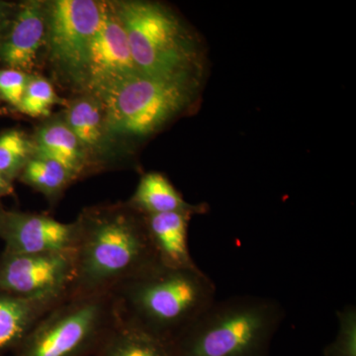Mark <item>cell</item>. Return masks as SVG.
I'll list each match as a JSON object with an SVG mask.
<instances>
[{"mask_svg": "<svg viewBox=\"0 0 356 356\" xmlns=\"http://www.w3.org/2000/svg\"><path fill=\"white\" fill-rule=\"evenodd\" d=\"M34 156L32 138L19 129L0 133V173L11 181L18 179L23 168Z\"/></svg>", "mask_w": 356, "mask_h": 356, "instance_id": "cell-19", "label": "cell"}, {"mask_svg": "<svg viewBox=\"0 0 356 356\" xmlns=\"http://www.w3.org/2000/svg\"><path fill=\"white\" fill-rule=\"evenodd\" d=\"M201 79H163L132 74L104 86L95 95L104 109L110 138L143 139L184 113L197 96Z\"/></svg>", "mask_w": 356, "mask_h": 356, "instance_id": "cell-5", "label": "cell"}, {"mask_svg": "<svg viewBox=\"0 0 356 356\" xmlns=\"http://www.w3.org/2000/svg\"><path fill=\"white\" fill-rule=\"evenodd\" d=\"M14 195L13 182L0 173V199Z\"/></svg>", "mask_w": 356, "mask_h": 356, "instance_id": "cell-24", "label": "cell"}, {"mask_svg": "<svg viewBox=\"0 0 356 356\" xmlns=\"http://www.w3.org/2000/svg\"><path fill=\"white\" fill-rule=\"evenodd\" d=\"M145 217L147 234L161 266L177 269L199 268L192 259L188 245L187 213H163Z\"/></svg>", "mask_w": 356, "mask_h": 356, "instance_id": "cell-13", "label": "cell"}, {"mask_svg": "<svg viewBox=\"0 0 356 356\" xmlns=\"http://www.w3.org/2000/svg\"><path fill=\"white\" fill-rule=\"evenodd\" d=\"M31 76L17 70L0 69V100L17 109Z\"/></svg>", "mask_w": 356, "mask_h": 356, "instance_id": "cell-22", "label": "cell"}, {"mask_svg": "<svg viewBox=\"0 0 356 356\" xmlns=\"http://www.w3.org/2000/svg\"><path fill=\"white\" fill-rule=\"evenodd\" d=\"M57 104H65V100L57 95L50 81L32 74L17 110L33 118H39L50 116L51 109Z\"/></svg>", "mask_w": 356, "mask_h": 356, "instance_id": "cell-20", "label": "cell"}, {"mask_svg": "<svg viewBox=\"0 0 356 356\" xmlns=\"http://www.w3.org/2000/svg\"><path fill=\"white\" fill-rule=\"evenodd\" d=\"M18 180L54 203L62 197L76 178L60 163L34 156L23 168Z\"/></svg>", "mask_w": 356, "mask_h": 356, "instance_id": "cell-18", "label": "cell"}, {"mask_svg": "<svg viewBox=\"0 0 356 356\" xmlns=\"http://www.w3.org/2000/svg\"><path fill=\"white\" fill-rule=\"evenodd\" d=\"M76 221V273L70 295L110 292L159 264L144 215L127 202L86 208Z\"/></svg>", "mask_w": 356, "mask_h": 356, "instance_id": "cell-1", "label": "cell"}, {"mask_svg": "<svg viewBox=\"0 0 356 356\" xmlns=\"http://www.w3.org/2000/svg\"><path fill=\"white\" fill-rule=\"evenodd\" d=\"M0 207H1V205H0Z\"/></svg>", "mask_w": 356, "mask_h": 356, "instance_id": "cell-26", "label": "cell"}, {"mask_svg": "<svg viewBox=\"0 0 356 356\" xmlns=\"http://www.w3.org/2000/svg\"><path fill=\"white\" fill-rule=\"evenodd\" d=\"M284 318L280 302L267 297L216 299L172 341V356H269Z\"/></svg>", "mask_w": 356, "mask_h": 356, "instance_id": "cell-3", "label": "cell"}, {"mask_svg": "<svg viewBox=\"0 0 356 356\" xmlns=\"http://www.w3.org/2000/svg\"><path fill=\"white\" fill-rule=\"evenodd\" d=\"M16 6L9 2L0 1V40L3 37L9 23L13 19Z\"/></svg>", "mask_w": 356, "mask_h": 356, "instance_id": "cell-23", "label": "cell"}, {"mask_svg": "<svg viewBox=\"0 0 356 356\" xmlns=\"http://www.w3.org/2000/svg\"><path fill=\"white\" fill-rule=\"evenodd\" d=\"M124 26L113 2L104 1L102 20L89 43L81 88L95 93L104 86L138 74Z\"/></svg>", "mask_w": 356, "mask_h": 356, "instance_id": "cell-9", "label": "cell"}, {"mask_svg": "<svg viewBox=\"0 0 356 356\" xmlns=\"http://www.w3.org/2000/svg\"><path fill=\"white\" fill-rule=\"evenodd\" d=\"M104 1H44V43L49 62L67 83L81 88L89 43L102 20Z\"/></svg>", "mask_w": 356, "mask_h": 356, "instance_id": "cell-7", "label": "cell"}, {"mask_svg": "<svg viewBox=\"0 0 356 356\" xmlns=\"http://www.w3.org/2000/svg\"><path fill=\"white\" fill-rule=\"evenodd\" d=\"M95 356H172V344L119 320Z\"/></svg>", "mask_w": 356, "mask_h": 356, "instance_id": "cell-17", "label": "cell"}, {"mask_svg": "<svg viewBox=\"0 0 356 356\" xmlns=\"http://www.w3.org/2000/svg\"><path fill=\"white\" fill-rule=\"evenodd\" d=\"M79 238L76 221L63 222L49 215L0 207V240L4 252L38 254L74 252Z\"/></svg>", "mask_w": 356, "mask_h": 356, "instance_id": "cell-10", "label": "cell"}, {"mask_svg": "<svg viewBox=\"0 0 356 356\" xmlns=\"http://www.w3.org/2000/svg\"><path fill=\"white\" fill-rule=\"evenodd\" d=\"M134 64L145 76H203V53L194 33L168 6L153 1H114Z\"/></svg>", "mask_w": 356, "mask_h": 356, "instance_id": "cell-4", "label": "cell"}, {"mask_svg": "<svg viewBox=\"0 0 356 356\" xmlns=\"http://www.w3.org/2000/svg\"><path fill=\"white\" fill-rule=\"evenodd\" d=\"M119 320L172 344L216 300L214 283L200 268L156 264L115 286Z\"/></svg>", "mask_w": 356, "mask_h": 356, "instance_id": "cell-2", "label": "cell"}, {"mask_svg": "<svg viewBox=\"0 0 356 356\" xmlns=\"http://www.w3.org/2000/svg\"><path fill=\"white\" fill-rule=\"evenodd\" d=\"M63 118L81 143L95 170L112 158L116 144L110 138L104 109L97 96L84 93L65 103Z\"/></svg>", "mask_w": 356, "mask_h": 356, "instance_id": "cell-12", "label": "cell"}, {"mask_svg": "<svg viewBox=\"0 0 356 356\" xmlns=\"http://www.w3.org/2000/svg\"><path fill=\"white\" fill-rule=\"evenodd\" d=\"M44 1L23 2L16 6L8 28L0 40V63L6 69L32 74L44 47Z\"/></svg>", "mask_w": 356, "mask_h": 356, "instance_id": "cell-11", "label": "cell"}, {"mask_svg": "<svg viewBox=\"0 0 356 356\" xmlns=\"http://www.w3.org/2000/svg\"><path fill=\"white\" fill-rule=\"evenodd\" d=\"M76 273L74 252L0 254V292L27 299H64Z\"/></svg>", "mask_w": 356, "mask_h": 356, "instance_id": "cell-8", "label": "cell"}, {"mask_svg": "<svg viewBox=\"0 0 356 356\" xmlns=\"http://www.w3.org/2000/svg\"><path fill=\"white\" fill-rule=\"evenodd\" d=\"M64 299H27L0 292V355H11L40 318Z\"/></svg>", "mask_w": 356, "mask_h": 356, "instance_id": "cell-15", "label": "cell"}, {"mask_svg": "<svg viewBox=\"0 0 356 356\" xmlns=\"http://www.w3.org/2000/svg\"><path fill=\"white\" fill-rule=\"evenodd\" d=\"M128 205L140 214L187 213L192 216L205 214L209 208L205 203L191 204L184 200L179 191L163 173L147 172L140 177L137 188Z\"/></svg>", "mask_w": 356, "mask_h": 356, "instance_id": "cell-16", "label": "cell"}, {"mask_svg": "<svg viewBox=\"0 0 356 356\" xmlns=\"http://www.w3.org/2000/svg\"><path fill=\"white\" fill-rule=\"evenodd\" d=\"M339 330L331 343L325 348L324 356H356V308L343 307L337 313Z\"/></svg>", "mask_w": 356, "mask_h": 356, "instance_id": "cell-21", "label": "cell"}, {"mask_svg": "<svg viewBox=\"0 0 356 356\" xmlns=\"http://www.w3.org/2000/svg\"><path fill=\"white\" fill-rule=\"evenodd\" d=\"M32 140L34 156L60 163L76 180L96 170L81 143L63 117L40 126Z\"/></svg>", "mask_w": 356, "mask_h": 356, "instance_id": "cell-14", "label": "cell"}, {"mask_svg": "<svg viewBox=\"0 0 356 356\" xmlns=\"http://www.w3.org/2000/svg\"><path fill=\"white\" fill-rule=\"evenodd\" d=\"M0 356H7V355H0Z\"/></svg>", "mask_w": 356, "mask_h": 356, "instance_id": "cell-25", "label": "cell"}, {"mask_svg": "<svg viewBox=\"0 0 356 356\" xmlns=\"http://www.w3.org/2000/svg\"><path fill=\"white\" fill-rule=\"evenodd\" d=\"M118 323L111 293L70 295L40 318L9 356H95Z\"/></svg>", "mask_w": 356, "mask_h": 356, "instance_id": "cell-6", "label": "cell"}]
</instances>
